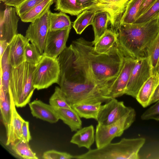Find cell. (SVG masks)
<instances>
[{
	"instance_id": "cell-1",
	"label": "cell",
	"mask_w": 159,
	"mask_h": 159,
	"mask_svg": "<svg viewBox=\"0 0 159 159\" xmlns=\"http://www.w3.org/2000/svg\"><path fill=\"white\" fill-rule=\"evenodd\" d=\"M79 58L99 85L110 90L122 68L124 52L116 42L107 52L99 54L92 42L80 38L70 44Z\"/></svg>"
},
{
	"instance_id": "cell-2",
	"label": "cell",
	"mask_w": 159,
	"mask_h": 159,
	"mask_svg": "<svg viewBox=\"0 0 159 159\" xmlns=\"http://www.w3.org/2000/svg\"><path fill=\"white\" fill-rule=\"evenodd\" d=\"M121 49L135 58L145 57L159 34V17L141 23H121L116 32Z\"/></svg>"
},
{
	"instance_id": "cell-3",
	"label": "cell",
	"mask_w": 159,
	"mask_h": 159,
	"mask_svg": "<svg viewBox=\"0 0 159 159\" xmlns=\"http://www.w3.org/2000/svg\"><path fill=\"white\" fill-rule=\"evenodd\" d=\"M143 138H122L100 148L89 149L82 154L74 156L77 159H138L139 152L145 142Z\"/></svg>"
},
{
	"instance_id": "cell-4",
	"label": "cell",
	"mask_w": 159,
	"mask_h": 159,
	"mask_svg": "<svg viewBox=\"0 0 159 159\" xmlns=\"http://www.w3.org/2000/svg\"><path fill=\"white\" fill-rule=\"evenodd\" d=\"M35 66L25 62L17 67L11 68L9 93L12 95L17 107H23L30 101L35 89L32 82Z\"/></svg>"
},
{
	"instance_id": "cell-5",
	"label": "cell",
	"mask_w": 159,
	"mask_h": 159,
	"mask_svg": "<svg viewBox=\"0 0 159 159\" xmlns=\"http://www.w3.org/2000/svg\"><path fill=\"white\" fill-rule=\"evenodd\" d=\"M60 74V68L57 58L43 54L33 72V86L39 90L48 88L54 84H57Z\"/></svg>"
},
{
	"instance_id": "cell-6",
	"label": "cell",
	"mask_w": 159,
	"mask_h": 159,
	"mask_svg": "<svg viewBox=\"0 0 159 159\" xmlns=\"http://www.w3.org/2000/svg\"><path fill=\"white\" fill-rule=\"evenodd\" d=\"M134 109L117 121L107 125L98 123L96 127L95 141L97 148H101L111 142L115 137L121 136L135 120Z\"/></svg>"
},
{
	"instance_id": "cell-7",
	"label": "cell",
	"mask_w": 159,
	"mask_h": 159,
	"mask_svg": "<svg viewBox=\"0 0 159 159\" xmlns=\"http://www.w3.org/2000/svg\"><path fill=\"white\" fill-rule=\"evenodd\" d=\"M152 75L149 57L137 59L127 85L125 94L136 98L142 86Z\"/></svg>"
},
{
	"instance_id": "cell-8",
	"label": "cell",
	"mask_w": 159,
	"mask_h": 159,
	"mask_svg": "<svg viewBox=\"0 0 159 159\" xmlns=\"http://www.w3.org/2000/svg\"><path fill=\"white\" fill-rule=\"evenodd\" d=\"M50 10L31 23L25 32V37L37 47L42 54L43 53L46 40L49 31Z\"/></svg>"
},
{
	"instance_id": "cell-9",
	"label": "cell",
	"mask_w": 159,
	"mask_h": 159,
	"mask_svg": "<svg viewBox=\"0 0 159 159\" xmlns=\"http://www.w3.org/2000/svg\"><path fill=\"white\" fill-rule=\"evenodd\" d=\"M133 109L125 106L123 101L112 98L102 105L97 121L102 125H108L117 121Z\"/></svg>"
},
{
	"instance_id": "cell-10",
	"label": "cell",
	"mask_w": 159,
	"mask_h": 159,
	"mask_svg": "<svg viewBox=\"0 0 159 159\" xmlns=\"http://www.w3.org/2000/svg\"><path fill=\"white\" fill-rule=\"evenodd\" d=\"M131 0H98V4L90 9L104 11L110 16L111 29L116 33L122 17Z\"/></svg>"
},
{
	"instance_id": "cell-11",
	"label": "cell",
	"mask_w": 159,
	"mask_h": 159,
	"mask_svg": "<svg viewBox=\"0 0 159 159\" xmlns=\"http://www.w3.org/2000/svg\"><path fill=\"white\" fill-rule=\"evenodd\" d=\"M71 28L56 31H49L44 45L43 54L54 58H57L67 47L66 43Z\"/></svg>"
},
{
	"instance_id": "cell-12",
	"label": "cell",
	"mask_w": 159,
	"mask_h": 159,
	"mask_svg": "<svg viewBox=\"0 0 159 159\" xmlns=\"http://www.w3.org/2000/svg\"><path fill=\"white\" fill-rule=\"evenodd\" d=\"M19 17L15 7L7 6L4 10H1L0 41H4L9 44L18 34Z\"/></svg>"
},
{
	"instance_id": "cell-13",
	"label": "cell",
	"mask_w": 159,
	"mask_h": 159,
	"mask_svg": "<svg viewBox=\"0 0 159 159\" xmlns=\"http://www.w3.org/2000/svg\"><path fill=\"white\" fill-rule=\"evenodd\" d=\"M124 62L121 70L113 84L108 96L116 98L124 94L131 72L135 66L136 59L124 52Z\"/></svg>"
},
{
	"instance_id": "cell-14",
	"label": "cell",
	"mask_w": 159,
	"mask_h": 159,
	"mask_svg": "<svg viewBox=\"0 0 159 159\" xmlns=\"http://www.w3.org/2000/svg\"><path fill=\"white\" fill-rule=\"evenodd\" d=\"M29 41L25 36L18 34L9 43L8 59L12 68L17 67L25 62V49Z\"/></svg>"
},
{
	"instance_id": "cell-15",
	"label": "cell",
	"mask_w": 159,
	"mask_h": 159,
	"mask_svg": "<svg viewBox=\"0 0 159 159\" xmlns=\"http://www.w3.org/2000/svg\"><path fill=\"white\" fill-rule=\"evenodd\" d=\"M9 93L11 101V118L8 129L6 132L7 145L12 144L22 139V126L25 120L17 112L12 95Z\"/></svg>"
},
{
	"instance_id": "cell-16",
	"label": "cell",
	"mask_w": 159,
	"mask_h": 159,
	"mask_svg": "<svg viewBox=\"0 0 159 159\" xmlns=\"http://www.w3.org/2000/svg\"><path fill=\"white\" fill-rule=\"evenodd\" d=\"M31 113L34 117L51 123L59 120L56 111L50 104L40 100H34L29 103Z\"/></svg>"
},
{
	"instance_id": "cell-17",
	"label": "cell",
	"mask_w": 159,
	"mask_h": 159,
	"mask_svg": "<svg viewBox=\"0 0 159 159\" xmlns=\"http://www.w3.org/2000/svg\"><path fill=\"white\" fill-rule=\"evenodd\" d=\"M72 136L70 143L79 148L84 147L90 149L95 140V130L92 125L81 128Z\"/></svg>"
},
{
	"instance_id": "cell-18",
	"label": "cell",
	"mask_w": 159,
	"mask_h": 159,
	"mask_svg": "<svg viewBox=\"0 0 159 159\" xmlns=\"http://www.w3.org/2000/svg\"><path fill=\"white\" fill-rule=\"evenodd\" d=\"M159 83V78L152 75L143 84L139 90L136 98L143 107L149 105L151 97Z\"/></svg>"
},
{
	"instance_id": "cell-19",
	"label": "cell",
	"mask_w": 159,
	"mask_h": 159,
	"mask_svg": "<svg viewBox=\"0 0 159 159\" xmlns=\"http://www.w3.org/2000/svg\"><path fill=\"white\" fill-rule=\"evenodd\" d=\"M54 109L59 119L67 125L72 132L76 131L82 128V122L80 117L72 108Z\"/></svg>"
},
{
	"instance_id": "cell-20",
	"label": "cell",
	"mask_w": 159,
	"mask_h": 159,
	"mask_svg": "<svg viewBox=\"0 0 159 159\" xmlns=\"http://www.w3.org/2000/svg\"><path fill=\"white\" fill-rule=\"evenodd\" d=\"M110 20V16L107 12L99 11L96 12L92 25L94 32V40L92 41L94 45L108 29Z\"/></svg>"
},
{
	"instance_id": "cell-21",
	"label": "cell",
	"mask_w": 159,
	"mask_h": 159,
	"mask_svg": "<svg viewBox=\"0 0 159 159\" xmlns=\"http://www.w3.org/2000/svg\"><path fill=\"white\" fill-rule=\"evenodd\" d=\"M102 103L101 102L80 103L72 106V108L80 118L93 119L97 121Z\"/></svg>"
},
{
	"instance_id": "cell-22",
	"label": "cell",
	"mask_w": 159,
	"mask_h": 159,
	"mask_svg": "<svg viewBox=\"0 0 159 159\" xmlns=\"http://www.w3.org/2000/svg\"><path fill=\"white\" fill-rule=\"evenodd\" d=\"M9 45L0 57V91L9 93V84L11 67L9 61Z\"/></svg>"
},
{
	"instance_id": "cell-23",
	"label": "cell",
	"mask_w": 159,
	"mask_h": 159,
	"mask_svg": "<svg viewBox=\"0 0 159 159\" xmlns=\"http://www.w3.org/2000/svg\"><path fill=\"white\" fill-rule=\"evenodd\" d=\"M117 40V33L111 29H108L94 44V50L99 54L106 53L113 46Z\"/></svg>"
},
{
	"instance_id": "cell-24",
	"label": "cell",
	"mask_w": 159,
	"mask_h": 159,
	"mask_svg": "<svg viewBox=\"0 0 159 159\" xmlns=\"http://www.w3.org/2000/svg\"><path fill=\"white\" fill-rule=\"evenodd\" d=\"M54 0H43L28 12L24 14L20 18L24 22H32L43 16L50 10Z\"/></svg>"
},
{
	"instance_id": "cell-25",
	"label": "cell",
	"mask_w": 159,
	"mask_h": 159,
	"mask_svg": "<svg viewBox=\"0 0 159 159\" xmlns=\"http://www.w3.org/2000/svg\"><path fill=\"white\" fill-rule=\"evenodd\" d=\"M49 20V31L60 30L71 27L69 16L61 11L52 13L50 10Z\"/></svg>"
},
{
	"instance_id": "cell-26",
	"label": "cell",
	"mask_w": 159,
	"mask_h": 159,
	"mask_svg": "<svg viewBox=\"0 0 159 159\" xmlns=\"http://www.w3.org/2000/svg\"><path fill=\"white\" fill-rule=\"evenodd\" d=\"M96 12L94 10L86 9L78 15L72 25L77 34H81L87 27L92 25Z\"/></svg>"
},
{
	"instance_id": "cell-27",
	"label": "cell",
	"mask_w": 159,
	"mask_h": 159,
	"mask_svg": "<svg viewBox=\"0 0 159 159\" xmlns=\"http://www.w3.org/2000/svg\"><path fill=\"white\" fill-rule=\"evenodd\" d=\"M54 10L72 16H77L84 10L76 0H55Z\"/></svg>"
},
{
	"instance_id": "cell-28",
	"label": "cell",
	"mask_w": 159,
	"mask_h": 159,
	"mask_svg": "<svg viewBox=\"0 0 159 159\" xmlns=\"http://www.w3.org/2000/svg\"><path fill=\"white\" fill-rule=\"evenodd\" d=\"M12 145V149L15 153L21 158L24 159H38L30 148L29 143L23 139L18 140Z\"/></svg>"
},
{
	"instance_id": "cell-29",
	"label": "cell",
	"mask_w": 159,
	"mask_h": 159,
	"mask_svg": "<svg viewBox=\"0 0 159 159\" xmlns=\"http://www.w3.org/2000/svg\"><path fill=\"white\" fill-rule=\"evenodd\" d=\"M144 0H131L121 20L120 24L133 23L141 5Z\"/></svg>"
},
{
	"instance_id": "cell-30",
	"label": "cell",
	"mask_w": 159,
	"mask_h": 159,
	"mask_svg": "<svg viewBox=\"0 0 159 159\" xmlns=\"http://www.w3.org/2000/svg\"><path fill=\"white\" fill-rule=\"evenodd\" d=\"M1 115L2 122L6 132L8 130L11 118V101L9 93L5 97L0 98Z\"/></svg>"
},
{
	"instance_id": "cell-31",
	"label": "cell",
	"mask_w": 159,
	"mask_h": 159,
	"mask_svg": "<svg viewBox=\"0 0 159 159\" xmlns=\"http://www.w3.org/2000/svg\"><path fill=\"white\" fill-rule=\"evenodd\" d=\"M49 103L53 108H72L60 87L56 86L49 99Z\"/></svg>"
},
{
	"instance_id": "cell-32",
	"label": "cell",
	"mask_w": 159,
	"mask_h": 159,
	"mask_svg": "<svg viewBox=\"0 0 159 159\" xmlns=\"http://www.w3.org/2000/svg\"><path fill=\"white\" fill-rule=\"evenodd\" d=\"M147 56L150 58L152 75H155L159 59V34L148 49Z\"/></svg>"
},
{
	"instance_id": "cell-33",
	"label": "cell",
	"mask_w": 159,
	"mask_h": 159,
	"mask_svg": "<svg viewBox=\"0 0 159 159\" xmlns=\"http://www.w3.org/2000/svg\"><path fill=\"white\" fill-rule=\"evenodd\" d=\"M159 17V0H156L133 23H145Z\"/></svg>"
},
{
	"instance_id": "cell-34",
	"label": "cell",
	"mask_w": 159,
	"mask_h": 159,
	"mask_svg": "<svg viewBox=\"0 0 159 159\" xmlns=\"http://www.w3.org/2000/svg\"><path fill=\"white\" fill-rule=\"evenodd\" d=\"M43 56L34 45L29 43L26 46L25 51V62L36 66Z\"/></svg>"
},
{
	"instance_id": "cell-35",
	"label": "cell",
	"mask_w": 159,
	"mask_h": 159,
	"mask_svg": "<svg viewBox=\"0 0 159 159\" xmlns=\"http://www.w3.org/2000/svg\"><path fill=\"white\" fill-rule=\"evenodd\" d=\"M43 0H25L16 7L17 15L19 17L30 11Z\"/></svg>"
},
{
	"instance_id": "cell-36",
	"label": "cell",
	"mask_w": 159,
	"mask_h": 159,
	"mask_svg": "<svg viewBox=\"0 0 159 159\" xmlns=\"http://www.w3.org/2000/svg\"><path fill=\"white\" fill-rule=\"evenodd\" d=\"M42 158L44 159H74V156L66 152L51 150L44 152Z\"/></svg>"
},
{
	"instance_id": "cell-37",
	"label": "cell",
	"mask_w": 159,
	"mask_h": 159,
	"mask_svg": "<svg viewBox=\"0 0 159 159\" xmlns=\"http://www.w3.org/2000/svg\"><path fill=\"white\" fill-rule=\"evenodd\" d=\"M141 118L142 120L154 119L159 121V100L146 110Z\"/></svg>"
},
{
	"instance_id": "cell-38",
	"label": "cell",
	"mask_w": 159,
	"mask_h": 159,
	"mask_svg": "<svg viewBox=\"0 0 159 159\" xmlns=\"http://www.w3.org/2000/svg\"><path fill=\"white\" fill-rule=\"evenodd\" d=\"M29 125V122L25 120L23 123L21 128L22 139L28 143L31 139Z\"/></svg>"
},
{
	"instance_id": "cell-39",
	"label": "cell",
	"mask_w": 159,
	"mask_h": 159,
	"mask_svg": "<svg viewBox=\"0 0 159 159\" xmlns=\"http://www.w3.org/2000/svg\"><path fill=\"white\" fill-rule=\"evenodd\" d=\"M78 3L84 9H90L98 4V0H76Z\"/></svg>"
},
{
	"instance_id": "cell-40",
	"label": "cell",
	"mask_w": 159,
	"mask_h": 159,
	"mask_svg": "<svg viewBox=\"0 0 159 159\" xmlns=\"http://www.w3.org/2000/svg\"><path fill=\"white\" fill-rule=\"evenodd\" d=\"M156 0H144L137 14L135 20L142 14Z\"/></svg>"
},
{
	"instance_id": "cell-41",
	"label": "cell",
	"mask_w": 159,
	"mask_h": 159,
	"mask_svg": "<svg viewBox=\"0 0 159 159\" xmlns=\"http://www.w3.org/2000/svg\"><path fill=\"white\" fill-rule=\"evenodd\" d=\"M25 0H0L7 7H16Z\"/></svg>"
},
{
	"instance_id": "cell-42",
	"label": "cell",
	"mask_w": 159,
	"mask_h": 159,
	"mask_svg": "<svg viewBox=\"0 0 159 159\" xmlns=\"http://www.w3.org/2000/svg\"><path fill=\"white\" fill-rule=\"evenodd\" d=\"M159 100V83L156 87L150 99L149 105Z\"/></svg>"
},
{
	"instance_id": "cell-43",
	"label": "cell",
	"mask_w": 159,
	"mask_h": 159,
	"mask_svg": "<svg viewBox=\"0 0 159 159\" xmlns=\"http://www.w3.org/2000/svg\"><path fill=\"white\" fill-rule=\"evenodd\" d=\"M0 57L3 55L9 43L4 41H0Z\"/></svg>"
},
{
	"instance_id": "cell-44",
	"label": "cell",
	"mask_w": 159,
	"mask_h": 159,
	"mask_svg": "<svg viewBox=\"0 0 159 159\" xmlns=\"http://www.w3.org/2000/svg\"><path fill=\"white\" fill-rule=\"evenodd\" d=\"M155 75L157 76L159 78V59L156 69Z\"/></svg>"
}]
</instances>
